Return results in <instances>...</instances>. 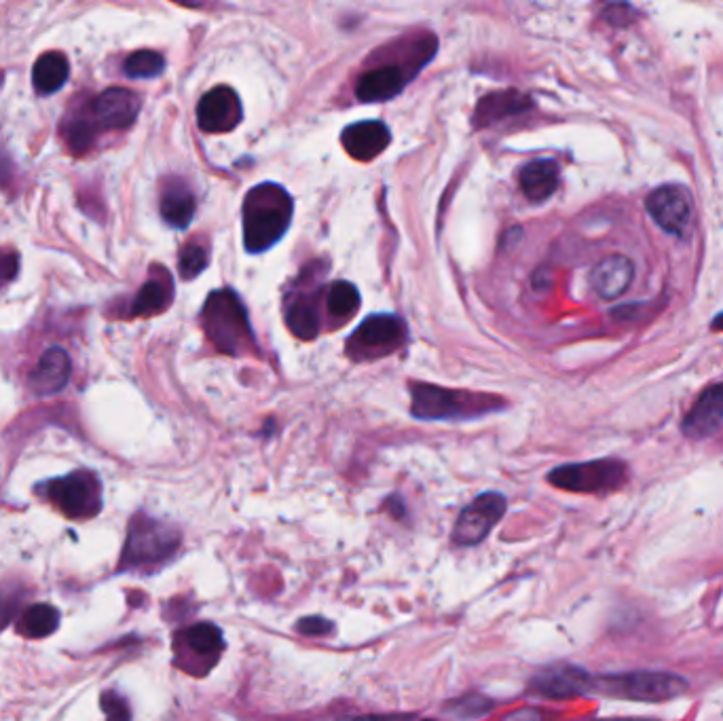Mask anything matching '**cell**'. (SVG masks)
Masks as SVG:
<instances>
[{
    "label": "cell",
    "mask_w": 723,
    "mask_h": 721,
    "mask_svg": "<svg viewBox=\"0 0 723 721\" xmlns=\"http://www.w3.org/2000/svg\"><path fill=\"white\" fill-rule=\"evenodd\" d=\"M294 216V201L290 193L275 182H263L252 187L241 206L244 218V248L248 254H263L271 250L288 233Z\"/></svg>",
    "instance_id": "6da1fadb"
},
{
    "label": "cell",
    "mask_w": 723,
    "mask_h": 721,
    "mask_svg": "<svg viewBox=\"0 0 723 721\" xmlns=\"http://www.w3.org/2000/svg\"><path fill=\"white\" fill-rule=\"evenodd\" d=\"M201 326L216 351L231 358L256 354L248 311L231 288L214 290L201 309Z\"/></svg>",
    "instance_id": "7a4b0ae2"
},
{
    "label": "cell",
    "mask_w": 723,
    "mask_h": 721,
    "mask_svg": "<svg viewBox=\"0 0 723 721\" xmlns=\"http://www.w3.org/2000/svg\"><path fill=\"white\" fill-rule=\"evenodd\" d=\"M411 413L423 421H468L502 411L504 400L493 394L447 390L430 383H409Z\"/></svg>",
    "instance_id": "3957f363"
},
{
    "label": "cell",
    "mask_w": 723,
    "mask_h": 721,
    "mask_svg": "<svg viewBox=\"0 0 723 721\" xmlns=\"http://www.w3.org/2000/svg\"><path fill=\"white\" fill-rule=\"evenodd\" d=\"M592 692L635 700V702H666L679 698L688 692V681L673 673L664 671H637V673H618V675H597L592 683Z\"/></svg>",
    "instance_id": "277c9868"
},
{
    "label": "cell",
    "mask_w": 723,
    "mask_h": 721,
    "mask_svg": "<svg viewBox=\"0 0 723 721\" xmlns=\"http://www.w3.org/2000/svg\"><path fill=\"white\" fill-rule=\"evenodd\" d=\"M180 548V533L151 516L138 514L129 523L123 548V567H153L172 559Z\"/></svg>",
    "instance_id": "5b68a950"
},
{
    "label": "cell",
    "mask_w": 723,
    "mask_h": 721,
    "mask_svg": "<svg viewBox=\"0 0 723 721\" xmlns=\"http://www.w3.org/2000/svg\"><path fill=\"white\" fill-rule=\"evenodd\" d=\"M628 468L618 459H595L567 464L548 474V483L571 493H611L626 485Z\"/></svg>",
    "instance_id": "8992f818"
},
{
    "label": "cell",
    "mask_w": 723,
    "mask_h": 721,
    "mask_svg": "<svg viewBox=\"0 0 723 721\" xmlns=\"http://www.w3.org/2000/svg\"><path fill=\"white\" fill-rule=\"evenodd\" d=\"M406 337H409V330L402 318L392 316V313H377V316H368L356 328L345 349L351 360H375L394 354L404 345Z\"/></svg>",
    "instance_id": "52a82bcc"
},
{
    "label": "cell",
    "mask_w": 723,
    "mask_h": 721,
    "mask_svg": "<svg viewBox=\"0 0 723 721\" xmlns=\"http://www.w3.org/2000/svg\"><path fill=\"white\" fill-rule=\"evenodd\" d=\"M225 637L212 622H199L178 633L174 647L178 664L189 673L206 675L225 652Z\"/></svg>",
    "instance_id": "ba28073f"
},
{
    "label": "cell",
    "mask_w": 723,
    "mask_h": 721,
    "mask_svg": "<svg viewBox=\"0 0 723 721\" xmlns=\"http://www.w3.org/2000/svg\"><path fill=\"white\" fill-rule=\"evenodd\" d=\"M51 502L70 519H91L102 508V489L91 472H72L49 485Z\"/></svg>",
    "instance_id": "9c48e42d"
},
{
    "label": "cell",
    "mask_w": 723,
    "mask_h": 721,
    "mask_svg": "<svg viewBox=\"0 0 723 721\" xmlns=\"http://www.w3.org/2000/svg\"><path fill=\"white\" fill-rule=\"evenodd\" d=\"M508 502L502 493L487 491L463 508L453 527V540L461 546H476L504 519Z\"/></svg>",
    "instance_id": "30bf717a"
},
{
    "label": "cell",
    "mask_w": 723,
    "mask_h": 721,
    "mask_svg": "<svg viewBox=\"0 0 723 721\" xmlns=\"http://www.w3.org/2000/svg\"><path fill=\"white\" fill-rule=\"evenodd\" d=\"M244 121V106L229 85L210 89L197 104V123L206 134H229Z\"/></svg>",
    "instance_id": "8fae6325"
},
{
    "label": "cell",
    "mask_w": 723,
    "mask_h": 721,
    "mask_svg": "<svg viewBox=\"0 0 723 721\" xmlns=\"http://www.w3.org/2000/svg\"><path fill=\"white\" fill-rule=\"evenodd\" d=\"M645 208L654 218V223L671 235H681L690 227L692 218V199L688 191L675 187V184H666L647 195Z\"/></svg>",
    "instance_id": "7c38bea8"
},
{
    "label": "cell",
    "mask_w": 723,
    "mask_h": 721,
    "mask_svg": "<svg viewBox=\"0 0 723 721\" xmlns=\"http://www.w3.org/2000/svg\"><path fill=\"white\" fill-rule=\"evenodd\" d=\"M592 683H595V675L573 667V664H559V667H548L537 673L529 683V690L544 698L567 700L590 694Z\"/></svg>",
    "instance_id": "4fadbf2b"
},
{
    "label": "cell",
    "mask_w": 723,
    "mask_h": 721,
    "mask_svg": "<svg viewBox=\"0 0 723 721\" xmlns=\"http://www.w3.org/2000/svg\"><path fill=\"white\" fill-rule=\"evenodd\" d=\"M140 113V98L134 91L113 87L106 89L91 104L94 125L100 129H125L136 121Z\"/></svg>",
    "instance_id": "5bb4252c"
},
{
    "label": "cell",
    "mask_w": 723,
    "mask_h": 721,
    "mask_svg": "<svg viewBox=\"0 0 723 721\" xmlns=\"http://www.w3.org/2000/svg\"><path fill=\"white\" fill-rule=\"evenodd\" d=\"M723 423V383H715L704 390L690 413L685 415L681 430L692 440L713 436Z\"/></svg>",
    "instance_id": "9a60e30c"
},
{
    "label": "cell",
    "mask_w": 723,
    "mask_h": 721,
    "mask_svg": "<svg viewBox=\"0 0 723 721\" xmlns=\"http://www.w3.org/2000/svg\"><path fill=\"white\" fill-rule=\"evenodd\" d=\"M341 144L356 161H373L392 144V132L383 121L351 123L343 129Z\"/></svg>",
    "instance_id": "2e32d148"
},
{
    "label": "cell",
    "mask_w": 723,
    "mask_h": 721,
    "mask_svg": "<svg viewBox=\"0 0 723 721\" xmlns=\"http://www.w3.org/2000/svg\"><path fill=\"white\" fill-rule=\"evenodd\" d=\"M413 72L398 64H385L375 70H368L356 85V98L360 102H387L396 98L404 89Z\"/></svg>",
    "instance_id": "e0dca14e"
},
{
    "label": "cell",
    "mask_w": 723,
    "mask_h": 721,
    "mask_svg": "<svg viewBox=\"0 0 723 721\" xmlns=\"http://www.w3.org/2000/svg\"><path fill=\"white\" fill-rule=\"evenodd\" d=\"M635 280V265L622 254L607 256L592 269L590 284L601 299L614 301L630 288Z\"/></svg>",
    "instance_id": "ac0fdd59"
},
{
    "label": "cell",
    "mask_w": 723,
    "mask_h": 721,
    "mask_svg": "<svg viewBox=\"0 0 723 721\" xmlns=\"http://www.w3.org/2000/svg\"><path fill=\"white\" fill-rule=\"evenodd\" d=\"M70 356L66 354L64 349L53 347L49 351H45V356L41 358V362L36 364V368L32 371L28 385L30 390L36 396H51L62 392L64 387L70 381Z\"/></svg>",
    "instance_id": "d6986e66"
},
{
    "label": "cell",
    "mask_w": 723,
    "mask_h": 721,
    "mask_svg": "<svg viewBox=\"0 0 723 721\" xmlns=\"http://www.w3.org/2000/svg\"><path fill=\"white\" fill-rule=\"evenodd\" d=\"M533 106L531 98L523 96L521 91H514V89H508V91H495V94H489L482 98L474 110V117H472V123L474 127L478 129H485V127H491L499 121H506L508 117H516L525 113V110H529Z\"/></svg>",
    "instance_id": "ffe728a7"
},
{
    "label": "cell",
    "mask_w": 723,
    "mask_h": 721,
    "mask_svg": "<svg viewBox=\"0 0 723 721\" xmlns=\"http://www.w3.org/2000/svg\"><path fill=\"white\" fill-rule=\"evenodd\" d=\"M561 182L559 163L552 159H535L521 170V189L527 199L542 203L550 199Z\"/></svg>",
    "instance_id": "44dd1931"
},
{
    "label": "cell",
    "mask_w": 723,
    "mask_h": 721,
    "mask_svg": "<svg viewBox=\"0 0 723 721\" xmlns=\"http://www.w3.org/2000/svg\"><path fill=\"white\" fill-rule=\"evenodd\" d=\"M172 299H174V290L170 275L165 273V269H159V273L151 277V280H148L136 294L132 305V316L136 318L157 316V313H163L170 307Z\"/></svg>",
    "instance_id": "7402d4cb"
},
{
    "label": "cell",
    "mask_w": 723,
    "mask_h": 721,
    "mask_svg": "<svg viewBox=\"0 0 723 721\" xmlns=\"http://www.w3.org/2000/svg\"><path fill=\"white\" fill-rule=\"evenodd\" d=\"M197 212V201L193 191L182 182H174L163 189L161 195V216L174 229H187Z\"/></svg>",
    "instance_id": "603a6c76"
},
{
    "label": "cell",
    "mask_w": 723,
    "mask_h": 721,
    "mask_svg": "<svg viewBox=\"0 0 723 721\" xmlns=\"http://www.w3.org/2000/svg\"><path fill=\"white\" fill-rule=\"evenodd\" d=\"M286 326L296 339L301 341H313L318 339L322 322H320V311L315 305V299L305 297V294H296L292 301L286 305Z\"/></svg>",
    "instance_id": "cb8c5ba5"
},
{
    "label": "cell",
    "mask_w": 723,
    "mask_h": 721,
    "mask_svg": "<svg viewBox=\"0 0 723 721\" xmlns=\"http://www.w3.org/2000/svg\"><path fill=\"white\" fill-rule=\"evenodd\" d=\"M68 79V60L58 51L41 55L32 70V83L39 94H55Z\"/></svg>",
    "instance_id": "d4e9b609"
},
{
    "label": "cell",
    "mask_w": 723,
    "mask_h": 721,
    "mask_svg": "<svg viewBox=\"0 0 723 721\" xmlns=\"http://www.w3.org/2000/svg\"><path fill=\"white\" fill-rule=\"evenodd\" d=\"M360 292L354 284L349 282H335L330 284L326 292V309L328 316L335 322H347L358 313L360 309Z\"/></svg>",
    "instance_id": "484cf974"
},
{
    "label": "cell",
    "mask_w": 723,
    "mask_h": 721,
    "mask_svg": "<svg viewBox=\"0 0 723 721\" xmlns=\"http://www.w3.org/2000/svg\"><path fill=\"white\" fill-rule=\"evenodd\" d=\"M58 624H60L58 609L45 605V603H39V605H32L26 609L20 620V631L26 637L43 639V637L51 635L55 628H58Z\"/></svg>",
    "instance_id": "4316f807"
},
{
    "label": "cell",
    "mask_w": 723,
    "mask_h": 721,
    "mask_svg": "<svg viewBox=\"0 0 723 721\" xmlns=\"http://www.w3.org/2000/svg\"><path fill=\"white\" fill-rule=\"evenodd\" d=\"M495 702L491 698H487L485 694H466L461 698L451 700L447 707H444V713L449 717H453L455 721H472V719H480L493 711Z\"/></svg>",
    "instance_id": "83f0119b"
},
{
    "label": "cell",
    "mask_w": 723,
    "mask_h": 721,
    "mask_svg": "<svg viewBox=\"0 0 723 721\" xmlns=\"http://www.w3.org/2000/svg\"><path fill=\"white\" fill-rule=\"evenodd\" d=\"M123 68L129 79H155L165 68V58L157 51L142 49L129 55Z\"/></svg>",
    "instance_id": "f1b7e54d"
},
{
    "label": "cell",
    "mask_w": 723,
    "mask_h": 721,
    "mask_svg": "<svg viewBox=\"0 0 723 721\" xmlns=\"http://www.w3.org/2000/svg\"><path fill=\"white\" fill-rule=\"evenodd\" d=\"M208 250L203 248L197 242H191L182 248L180 258H178V271L182 280H195L197 275L203 273V269L208 267Z\"/></svg>",
    "instance_id": "f546056e"
},
{
    "label": "cell",
    "mask_w": 723,
    "mask_h": 721,
    "mask_svg": "<svg viewBox=\"0 0 723 721\" xmlns=\"http://www.w3.org/2000/svg\"><path fill=\"white\" fill-rule=\"evenodd\" d=\"M66 140H68V146H70V151L74 155H85L91 149V144H94V140H96L94 121H85V119L74 121L68 127Z\"/></svg>",
    "instance_id": "4dcf8cb0"
},
{
    "label": "cell",
    "mask_w": 723,
    "mask_h": 721,
    "mask_svg": "<svg viewBox=\"0 0 723 721\" xmlns=\"http://www.w3.org/2000/svg\"><path fill=\"white\" fill-rule=\"evenodd\" d=\"M296 631L305 637H326L335 633V624L324 616H305L296 622Z\"/></svg>",
    "instance_id": "1f68e13d"
},
{
    "label": "cell",
    "mask_w": 723,
    "mask_h": 721,
    "mask_svg": "<svg viewBox=\"0 0 723 721\" xmlns=\"http://www.w3.org/2000/svg\"><path fill=\"white\" fill-rule=\"evenodd\" d=\"M102 707L106 711L108 721H132V715H129V707L125 705V700L113 692L102 696Z\"/></svg>",
    "instance_id": "d6a6232c"
},
{
    "label": "cell",
    "mask_w": 723,
    "mask_h": 721,
    "mask_svg": "<svg viewBox=\"0 0 723 721\" xmlns=\"http://www.w3.org/2000/svg\"><path fill=\"white\" fill-rule=\"evenodd\" d=\"M605 20L614 26H628L630 22L637 20V13L633 7L628 5H611L605 9Z\"/></svg>",
    "instance_id": "836d02e7"
},
{
    "label": "cell",
    "mask_w": 723,
    "mask_h": 721,
    "mask_svg": "<svg viewBox=\"0 0 723 721\" xmlns=\"http://www.w3.org/2000/svg\"><path fill=\"white\" fill-rule=\"evenodd\" d=\"M413 713H381V715H360V717H347L341 721H413Z\"/></svg>",
    "instance_id": "e575fe53"
},
{
    "label": "cell",
    "mask_w": 723,
    "mask_h": 721,
    "mask_svg": "<svg viewBox=\"0 0 723 721\" xmlns=\"http://www.w3.org/2000/svg\"><path fill=\"white\" fill-rule=\"evenodd\" d=\"M13 599H0V628H3L13 618Z\"/></svg>",
    "instance_id": "d590c367"
},
{
    "label": "cell",
    "mask_w": 723,
    "mask_h": 721,
    "mask_svg": "<svg viewBox=\"0 0 723 721\" xmlns=\"http://www.w3.org/2000/svg\"><path fill=\"white\" fill-rule=\"evenodd\" d=\"M506 721H544V717L537 711H518L510 717H506Z\"/></svg>",
    "instance_id": "8d00e7d4"
},
{
    "label": "cell",
    "mask_w": 723,
    "mask_h": 721,
    "mask_svg": "<svg viewBox=\"0 0 723 721\" xmlns=\"http://www.w3.org/2000/svg\"><path fill=\"white\" fill-rule=\"evenodd\" d=\"M389 504H392L394 506V519H402V516L406 514V510H404V504H402V499L400 497H389Z\"/></svg>",
    "instance_id": "74e56055"
},
{
    "label": "cell",
    "mask_w": 723,
    "mask_h": 721,
    "mask_svg": "<svg viewBox=\"0 0 723 721\" xmlns=\"http://www.w3.org/2000/svg\"><path fill=\"white\" fill-rule=\"evenodd\" d=\"M588 721H652V719H637V717H616V719H588Z\"/></svg>",
    "instance_id": "f35d334b"
},
{
    "label": "cell",
    "mask_w": 723,
    "mask_h": 721,
    "mask_svg": "<svg viewBox=\"0 0 723 721\" xmlns=\"http://www.w3.org/2000/svg\"><path fill=\"white\" fill-rule=\"evenodd\" d=\"M713 328H715V330H723V316H717V318H715Z\"/></svg>",
    "instance_id": "ab89813d"
},
{
    "label": "cell",
    "mask_w": 723,
    "mask_h": 721,
    "mask_svg": "<svg viewBox=\"0 0 723 721\" xmlns=\"http://www.w3.org/2000/svg\"><path fill=\"white\" fill-rule=\"evenodd\" d=\"M425 721H434V719H425Z\"/></svg>",
    "instance_id": "60d3db41"
},
{
    "label": "cell",
    "mask_w": 723,
    "mask_h": 721,
    "mask_svg": "<svg viewBox=\"0 0 723 721\" xmlns=\"http://www.w3.org/2000/svg\"><path fill=\"white\" fill-rule=\"evenodd\" d=\"M0 275H3V273H0Z\"/></svg>",
    "instance_id": "b9f144b4"
}]
</instances>
